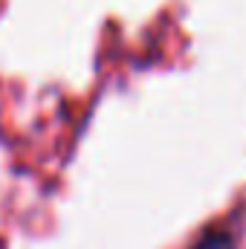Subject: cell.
Wrapping results in <instances>:
<instances>
[{
	"label": "cell",
	"mask_w": 246,
	"mask_h": 249,
	"mask_svg": "<svg viewBox=\"0 0 246 249\" xmlns=\"http://www.w3.org/2000/svg\"><path fill=\"white\" fill-rule=\"evenodd\" d=\"M191 249H238V241L226 226H217V229H209Z\"/></svg>",
	"instance_id": "1"
}]
</instances>
